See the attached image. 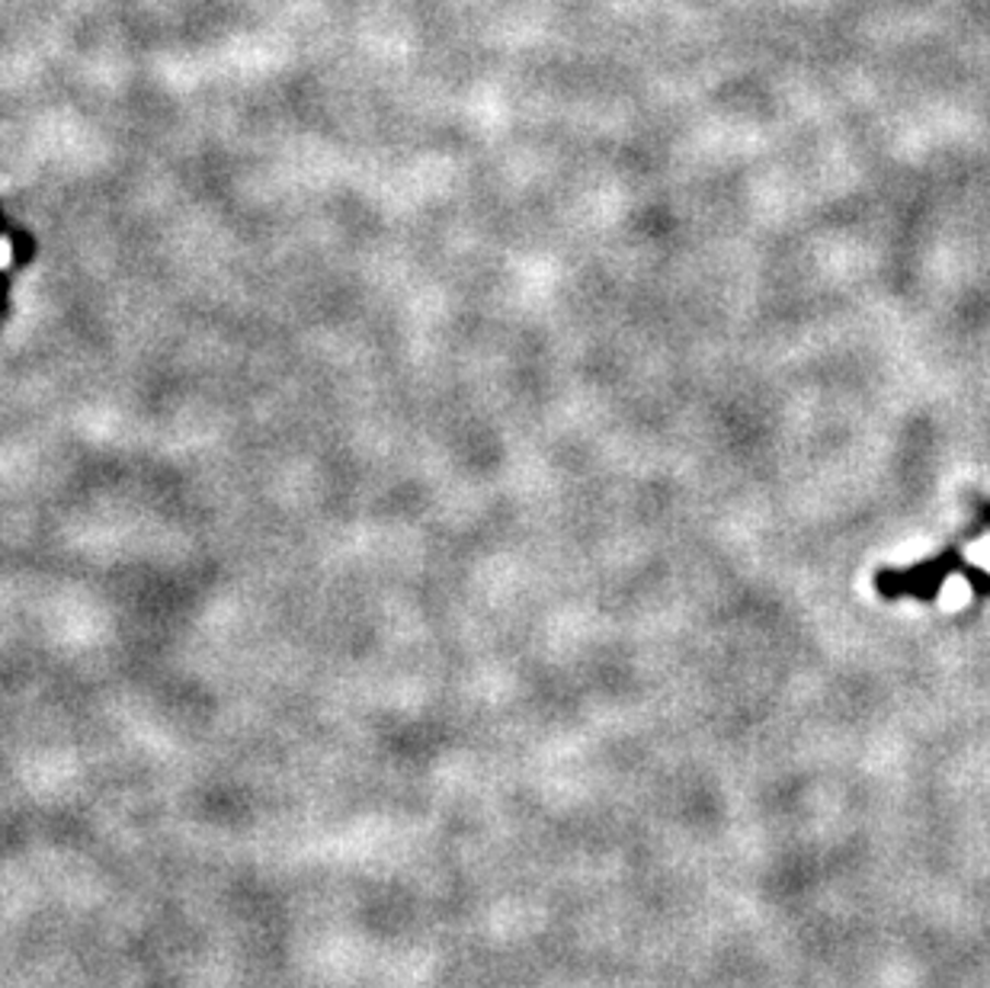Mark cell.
I'll use <instances>...</instances> for the list:
<instances>
[{
    "mask_svg": "<svg viewBox=\"0 0 990 988\" xmlns=\"http://www.w3.org/2000/svg\"><path fill=\"white\" fill-rule=\"evenodd\" d=\"M10 260H13V248H10V241H7V238H0V270H7V266H10Z\"/></svg>",
    "mask_w": 990,
    "mask_h": 988,
    "instance_id": "cell-1",
    "label": "cell"
}]
</instances>
